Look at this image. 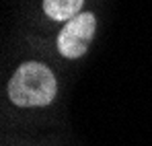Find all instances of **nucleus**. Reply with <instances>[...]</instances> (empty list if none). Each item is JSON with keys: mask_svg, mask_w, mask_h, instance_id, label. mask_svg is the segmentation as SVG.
Here are the masks:
<instances>
[{"mask_svg": "<svg viewBox=\"0 0 152 146\" xmlns=\"http://www.w3.org/2000/svg\"><path fill=\"white\" fill-rule=\"evenodd\" d=\"M97 21L93 12H80L72 21L64 25L60 37H58V49L66 58H80L88 49L93 37H95Z\"/></svg>", "mask_w": 152, "mask_h": 146, "instance_id": "nucleus-2", "label": "nucleus"}, {"mask_svg": "<svg viewBox=\"0 0 152 146\" xmlns=\"http://www.w3.org/2000/svg\"><path fill=\"white\" fill-rule=\"evenodd\" d=\"M56 76L45 64L25 62L8 82V97L19 107H43L56 97Z\"/></svg>", "mask_w": 152, "mask_h": 146, "instance_id": "nucleus-1", "label": "nucleus"}, {"mask_svg": "<svg viewBox=\"0 0 152 146\" xmlns=\"http://www.w3.org/2000/svg\"><path fill=\"white\" fill-rule=\"evenodd\" d=\"M84 0H43V10L53 21H72L80 15Z\"/></svg>", "mask_w": 152, "mask_h": 146, "instance_id": "nucleus-3", "label": "nucleus"}]
</instances>
